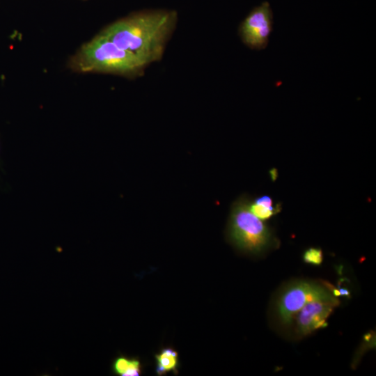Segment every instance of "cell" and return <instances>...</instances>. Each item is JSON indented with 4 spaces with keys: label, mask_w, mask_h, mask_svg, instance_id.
Returning a JSON list of instances; mask_svg holds the SVG:
<instances>
[{
    "label": "cell",
    "mask_w": 376,
    "mask_h": 376,
    "mask_svg": "<svg viewBox=\"0 0 376 376\" xmlns=\"http://www.w3.org/2000/svg\"><path fill=\"white\" fill-rule=\"evenodd\" d=\"M249 209L258 218L265 221L277 214L281 207L280 204L274 203L269 196L263 195L254 198H250Z\"/></svg>",
    "instance_id": "8"
},
{
    "label": "cell",
    "mask_w": 376,
    "mask_h": 376,
    "mask_svg": "<svg viewBox=\"0 0 376 376\" xmlns=\"http://www.w3.org/2000/svg\"><path fill=\"white\" fill-rule=\"evenodd\" d=\"M315 299H338L332 290L323 284L299 281L289 285L281 294L277 302V313L284 324H289L295 315L308 302Z\"/></svg>",
    "instance_id": "4"
},
{
    "label": "cell",
    "mask_w": 376,
    "mask_h": 376,
    "mask_svg": "<svg viewBox=\"0 0 376 376\" xmlns=\"http://www.w3.org/2000/svg\"><path fill=\"white\" fill-rule=\"evenodd\" d=\"M70 66L81 72L110 73L134 78L143 75L148 65L100 33L80 49L72 58Z\"/></svg>",
    "instance_id": "2"
},
{
    "label": "cell",
    "mask_w": 376,
    "mask_h": 376,
    "mask_svg": "<svg viewBox=\"0 0 376 376\" xmlns=\"http://www.w3.org/2000/svg\"><path fill=\"white\" fill-rule=\"evenodd\" d=\"M304 261L306 263L318 265L323 260V253L321 249L311 247L306 249L303 254Z\"/></svg>",
    "instance_id": "10"
},
{
    "label": "cell",
    "mask_w": 376,
    "mask_h": 376,
    "mask_svg": "<svg viewBox=\"0 0 376 376\" xmlns=\"http://www.w3.org/2000/svg\"><path fill=\"white\" fill-rule=\"evenodd\" d=\"M177 22L175 10H147L114 22L100 33L149 65L162 58Z\"/></svg>",
    "instance_id": "1"
},
{
    "label": "cell",
    "mask_w": 376,
    "mask_h": 376,
    "mask_svg": "<svg viewBox=\"0 0 376 376\" xmlns=\"http://www.w3.org/2000/svg\"><path fill=\"white\" fill-rule=\"evenodd\" d=\"M273 12L268 1L254 7L238 27V36L242 43L251 49H265L273 31Z\"/></svg>",
    "instance_id": "5"
},
{
    "label": "cell",
    "mask_w": 376,
    "mask_h": 376,
    "mask_svg": "<svg viewBox=\"0 0 376 376\" xmlns=\"http://www.w3.org/2000/svg\"><path fill=\"white\" fill-rule=\"evenodd\" d=\"M338 304V299H315L308 302L297 313L298 333L305 336L327 326V318Z\"/></svg>",
    "instance_id": "6"
},
{
    "label": "cell",
    "mask_w": 376,
    "mask_h": 376,
    "mask_svg": "<svg viewBox=\"0 0 376 376\" xmlns=\"http://www.w3.org/2000/svg\"><path fill=\"white\" fill-rule=\"evenodd\" d=\"M154 357L157 375L163 376L171 373L175 375L178 374L180 363L178 352L174 348L172 347H162L155 354Z\"/></svg>",
    "instance_id": "7"
},
{
    "label": "cell",
    "mask_w": 376,
    "mask_h": 376,
    "mask_svg": "<svg viewBox=\"0 0 376 376\" xmlns=\"http://www.w3.org/2000/svg\"><path fill=\"white\" fill-rule=\"evenodd\" d=\"M111 370L118 376H139L142 365L137 357L119 355L112 361Z\"/></svg>",
    "instance_id": "9"
},
{
    "label": "cell",
    "mask_w": 376,
    "mask_h": 376,
    "mask_svg": "<svg viewBox=\"0 0 376 376\" xmlns=\"http://www.w3.org/2000/svg\"><path fill=\"white\" fill-rule=\"evenodd\" d=\"M250 196L244 194L231 205L226 237L239 251L259 255L276 244L272 228L249 209Z\"/></svg>",
    "instance_id": "3"
}]
</instances>
